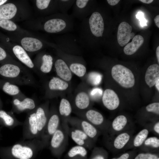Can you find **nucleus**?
I'll return each mask as SVG.
<instances>
[{
	"label": "nucleus",
	"instance_id": "obj_1",
	"mask_svg": "<svg viewBox=\"0 0 159 159\" xmlns=\"http://www.w3.org/2000/svg\"><path fill=\"white\" fill-rule=\"evenodd\" d=\"M0 75L17 85H37L36 81L30 72L13 64L2 65L0 67Z\"/></svg>",
	"mask_w": 159,
	"mask_h": 159
},
{
	"label": "nucleus",
	"instance_id": "obj_2",
	"mask_svg": "<svg viewBox=\"0 0 159 159\" xmlns=\"http://www.w3.org/2000/svg\"><path fill=\"white\" fill-rule=\"evenodd\" d=\"M44 148L42 141L37 139L23 140L10 146L3 148L9 151L11 155L17 159H30L35 150Z\"/></svg>",
	"mask_w": 159,
	"mask_h": 159
},
{
	"label": "nucleus",
	"instance_id": "obj_3",
	"mask_svg": "<svg viewBox=\"0 0 159 159\" xmlns=\"http://www.w3.org/2000/svg\"><path fill=\"white\" fill-rule=\"evenodd\" d=\"M74 26V18L71 14L61 13L59 17L47 21L44 28L47 32L67 33L72 31Z\"/></svg>",
	"mask_w": 159,
	"mask_h": 159
},
{
	"label": "nucleus",
	"instance_id": "obj_4",
	"mask_svg": "<svg viewBox=\"0 0 159 159\" xmlns=\"http://www.w3.org/2000/svg\"><path fill=\"white\" fill-rule=\"evenodd\" d=\"M68 132L61 124L52 135L49 146L52 153L59 158L65 151L68 142Z\"/></svg>",
	"mask_w": 159,
	"mask_h": 159
},
{
	"label": "nucleus",
	"instance_id": "obj_5",
	"mask_svg": "<svg viewBox=\"0 0 159 159\" xmlns=\"http://www.w3.org/2000/svg\"><path fill=\"white\" fill-rule=\"evenodd\" d=\"M111 75L114 80L124 88H130L135 85L133 74L130 69L122 65L117 64L113 66Z\"/></svg>",
	"mask_w": 159,
	"mask_h": 159
},
{
	"label": "nucleus",
	"instance_id": "obj_6",
	"mask_svg": "<svg viewBox=\"0 0 159 159\" xmlns=\"http://www.w3.org/2000/svg\"><path fill=\"white\" fill-rule=\"evenodd\" d=\"M61 124L58 112L55 108H52L49 111L48 120L40 139L44 148L49 146L51 138Z\"/></svg>",
	"mask_w": 159,
	"mask_h": 159
},
{
	"label": "nucleus",
	"instance_id": "obj_7",
	"mask_svg": "<svg viewBox=\"0 0 159 159\" xmlns=\"http://www.w3.org/2000/svg\"><path fill=\"white\" fill-rule=\"evenodd\" d=\"M78 113L81 118L89 122L101 132L104 134L107 132L109 123L98 111L89 109Z\"/></svg>",
	"mask_w": 159,
	"mask_h": 159
},
{
	"label": "nucleus",
	"instance_id": "obj_8",
	"mask_svg": "<svg viewBox=\"0 0 159 159\" xmlns=\"http://www.w3.org/2000/svg\"><path fill=\"white\" fill-rule=\"evenodd\" d=\"M35 109L28 112L25 120L23 122V140L39 139Z\"/></svg>",
	"mask_w": 159,
	"mask_h": 159
},
{
	"label": "nucleus",
	"instance_id": "obj_9",
	"mask_svg": "<svg viewBox=\"0 0 159 159\" xmlns=\"http://www.w3.org/2000/svg\"><path fill=\"white\" fill-rule=\"evenodd\" d=\"M68 122L72 127L79 129L85 132L95 142L101 133L89 122L82 118L70 117Z\"/></svg>",
	"mask_w": 159,
	"mask_h": 159
},
{
	"label": "nucleus",
	"instance_id": "obj_10",
	"mask_svg": "<svg viewBox=\"0 0 159 159\" xmlns=\"http://www.w3.org/2000/svg\"><path fill=\"white\" fill-rule=\"evenodd\" d=\"M92 1L90 0H75L73 5L72 15L82 21L92 13L91 8Z\"/></svg>",
	"mask_w": 159,
	"mask_h": 159
},
{
	"label": "nucleus",
	"instance_id": "obj_11",
	"mask_svg": "<svg viewBox=\"0 0 159 159\" xmlns=\"http://www.w3.org/2000/svg\"><path fill=\"white\" fill-rule=\"evenodd\" d=\"M68 135L77 145L91 150L94 146L95 142L85 132L77 128L69 127Z\"/></svg>",
	"mask_w": 159,
	"mask_h": 159
},
{
	"label": "nucleus",
	"instance_id": "obj_12",
	"mask_svg": "<svg viewBox=\"0 0 159 159\" xmlns=\"http://www.w3.org/2000/svg\"><path fill=\"white\" fill-rule=\"evenodd\" d=\"M49 105L48 102H47L37 106L35 109L39 139L40 140L48 120L49 111Z\"/></svg>",
	"mask_w": 159,
	"mask_h": 159
},
{
	"label": "nucleus",
	"instance_id": "obj_13",
	"mask_svg": "<svg viewBox=\"0 0 159 159\" xmlns=\"http://www.w3.org/2000/svg\"><path fill=\"white\" fill-rule=\"evenodd\" d=\"M12 104V111L17 114L32 111L37 106L34 99L26 97L21 100L13 98Z\"/></svg>",
	"mask_w": 159,
	"mask_h": 159
},
{
	"label": "nucleus",
	"instance_id": "obj_14",
	"mask_svg": "<svg viewBox=\"0 0 159 159\" xmlns=\"http://www.w3.org/2000/svg\"><path fill=\"white\" fill-rule=\"evenodd\" d=\"M132 29V26L125 21L122 22L119 25L117 38L118 42L121 47L126 45L134 37V33H131Z\"/></svg>",
	"mask_w": 159,
	"mask_h": 159
},
{
	"label": "nucleus",
	"instance_id": "obj_15",
	"mask_svg": "<svg viewBox=\"0 0 159 159\" xmlns=\"http://www.w3.org/2000/svg\"><path fill=\"white\" fill-rule=\"evenodd\" d=\"M71 105L68 100L62 98L60 102L58 113L60 119L61 125L68 132L69 127L68 121L72 111Z\"/></svg>",
	"mask_w": 159,
	"mask_h": 159
},
{
	"label": "nucleus",
	"instance_id": "obj_16",
	"mask_svg": "<svg viewBox=\"0 0 159 159\" xmlns=\"http://www.w3.org/2000/svg\"><path fill=\"white\" fill-rule=\"evenodd\" d=\"M69 85L66 81L57 77H52L49 81L46 91L45 97L49 98L53 97L55 92L66 90Z\"/></svg>",
	"mask_w": 159,
	"mask_h": 159
},
{
	"label": "nucleus",
	"instance_id": "obj_17",
	"mask_svg": "<svg viewBox=\"0 0 159 159\" xmlns=\"http://www.w3.org/2000/svg\"><path fill=\"white\" fill-rule=\"evenodd\" d=\"M102 101L104 106L110 110L117 108L120 104V99L116 93L109 89H106L104 91Z\"/></svg>",
	"mask_w": 159,
	"mask_h": 159
},
{
	"label": "nucleus",
	"instance_id": "obj_18",
	"mask_svg": "<svg viewBox=\"0 0 159 159\" xmlns=\"http://www.w3.org/2000/svg\"><path fill=\"white\" fill-rule=\"evenodd\" d=\"M60 42V47L61 49L60 50L63 52L70 51H77L80 49L81 46L70 34L66 33L62 35Z\"/></svg>",
	"mask_w": 159,
	"mask_h": 159
},
{
	"label": "nucleus",
	"instance_id": "obj_19",
	"mask_svg": "<svg viewBox=\"0 0 159 159\" xmlns=\"http://www.w3.org/2000/svg\"><path fill=\"white\" fill-rule=\"evenodd\" d=\"M0 87L6 94L21 100L26 97L20 90L17 85L7 80L0 81Z\"/></svg>",
	"mask_w": 159,
	"mask_h": 159
},
{
	"label": "nucleus",
	"instance_id": "obj_20",
	"mask_svg": "<svg viewBox=\"0 0 159 159\" xmlns=\"http://www.w3.org/2000/svg\"><path fill=\"white\" fill-rule=\"evenodd\" d=\"M23 124L11 112L0 110V125L12 129Z\"/></svg>",
	"mask_w": 159,
	"mask_h": 159
},
{
	"label": "nucleus",
	"instance_id": "obj_21",
	"mask_svg": "<svg viewBox=\"0 0 159 159\" xmlns=\"http://www.w3.org/2000/svg\"><path fill=\"white\" fill-rule=\"evenodd\" d=\"M54 67L56 73L60 78L66 81L71 80L72 77L71 72L63 60L57 59L55 62Z\"/></svg>",
	"mask_w": 159,
	"mask_h": 159
},
{
	"label": "nucleus",
	"instance_id": "obj_22",
	"mask_svg": "<svg viewBox=\"0 0 159 159\" xmlns=\"http://www.w3.org/2000/svg\"><path fill=\"white\" fill-rule=\"evenodd\" d=\"M159 80V65L155 64L150 65L147 68L145 75V80L147 85L151 87Z\"/></svg>",
	"mask_w": 159,
	"mask_h": 159
},
{
	"label": "nucleus",
	"instance_id": "obj_23",
	"mask_svg": "<svg viewBox=\"0 0 159 159\" xmlns=\"http://www.w3.org/2000/svg\"><path fill=\"white\" fill-rule=\"evenodd\" d=\"M90 97L88 94L85 92L78 93L75 97L74 106L79 111L82 112L87 110L90 107Z\"/></svg>",
	"mask_w": 159,
	"mask_h": 159
},
{
	"label": "nucleus",
	"instance_id": "obj_24",
	"mask_svg": "<svg viewBox=\"0 0 159 159\" xmlns=\"http://www.w3.org/2000/svg\"><path fill=\"white\" fill-rule=\"evenodd\" d=\"M13 52L21 62L31 69L34 68V65L32 60L24 49L19 45L14 46L13 49Z\"/></svg>",
	"mask_w": 159,
	"mask_h": 159
},
{
	"label": "nucleus",
	"instance_id": "obj_25",
	"mask_svg": "<svg viewBox=\"0 0 159 159\" xmlns=\"http://www.w3.org/2000/svg\"><path fill=\"white\" fill-rule=\"evenodd\" d=\"M65 158L67 159H88L87 149L77 145L74 146L67 153Z\"/></svg>",
	"mask_w": 159,
	"mask_h": 159
},
{
	"label": "nucleus",
	"instance_id": "obj_26",
	"mask_svg": "<svg viewBox=\"0 0 159 159\" xmlns=\"http://www.w3.org/2000/svg\"><path fill=\"white\" fill-rule=\"evenodd\" d=\"M21 44L23 48L26 51L33 52L42 48L43 44L39 40L32 37H25L21 41Z\"/></svg>",
	"mask_w": 159,
	"mask_h": 159
},
{
	"label": "nucleus",
	"instance_id": "obj_27",
	"mask_svg": "<svg viewBox=\"0 0 159 159\" xmlns=\"http://www.w3.org/2000/svg\"><path fill=\"white\" fill-rule=\"evenodd\" d=\"M144 41L143 37L140 35L134 36L131 42L127 44L124 48L125 54L131 55L135 53L141 46Z\"/></svg>",
	"mask_w": 159,
	"mask_h": 159
},
{
	"label": "nucleus",
	"instance_id": "obj_28",
	"mask_svg": "<svg viewBox=\"0 0 159 159\" xmlns=\"http://www.w3.org/2000/svg\"><path fill=\"white\" fill-rule=\"evenodd\" d=\"M128 122V120L125 116L123 115H119L113 120L111 125H109L107 131L112 129L115 132L121 131L126 127Z\"/></svg>",
	"mask_w": 159,
	"mask_h": 159
},
{
	"label": "nucleus",
	"instance_id": "obj_29",
	"mask_svg": "<svg viewBox=\"0 0 159 159\" xmlns=\"http://www.w3.org/2000/svg\"><path fill=\"white\" fill-rule=\"evenodd\" d=\"M17 8L12 3H7L0 6V18L9 20L16 14Z\"/></svg>",
	"mask_w": 159,
	"mask_h": 159
},
{
	"label": "nucleus",
	"instance_id": "obj_30",
	"mask_svg": "<svg viewBox=\"0 0 159 159\" xmlns=\"http://www.w3.org/2000/svg\"><path fill=\"white\" fill-rule=\"evenodd\" d=\"M131 135L126 132H122L118 134L114 139L113 142V147L117 150L124 148L129 142Z\"/></svg>",
	"mask_w": 159,
	"mask_h": 159
},
{
	"label": "nucleus",
	"instance_id": "obj_31",
	"mask_svg": "<svg viewBox=\"0 0 159 159\" xmlns=\"http://www.w3.org/2000/svg\"><path fill=\"white\" fill-rule=\"evenodd\" d=\"M42 62L39 69L40 72L46 74L50 72L53 65V59L50 55L44 54L42 57Z\"/></svg>",
	"mask_w": 159,
	"mask_h": 159
},
{
	"label": "nucleus",
	"instance_id": "obj_32",
	"mask_svg": "<svg viewBox=\"0 0 159 159\" xmlns=\"http://www.w3.org/2000/svg\"><path fill=\"white\" fill-rule=\"evenodd\" d=\"M69 67L71 72L80 77H83L86 72L85 66L80 62H72Z\"/></svg>",
	"mask_w": 159,
	"mask_h": 159
},
{
	"label": "nucleus",
	"instance_id": "obj_33",
	"mask_svg": "<svg viewBox=\"0 0 159 159\" xmlns=\"http://www.w3.org/2000/svg\"><path fill=\"white\" fill-rule=\"evenodd\" d=\"M149 131L146 128L143 129L139 132L134 137L133 141L134 146L138 148L141 146L148 138Z\"/></svg>",
	"mask_w": 159,
	"mask_h": 159
},
{
	"label": "nucleus",
	"instance_id": "obj_34",
	"mask_svg": "<svg viewBox=\"0 0 159 159\" xmlns=\"http://www.w3.org/2000/svg\"><path fill=\"white\" fill-rule=\"evenodd\" d=\"M108 157V153L105 149L101 147H95L88 159H107Z\"/></svg>",
	"mask_w": 159,
	"mask_h": 159
},
{
	"label": "nucleus",
	"instance_id": "obj_35",
	"mask_svg": "<svg viewBox=\"0 0 159 159\" xmlns=\"http://www.w3.org/2000/svg\"><path fill=\"white\" fill-rule=\"evenodd\" d=\"M147 149H156L159 147V139L156 137L147 138L142 145Z\"/></svg>",
	"mask_w": 159,
	"mask_h": 159
},
{
	"label": "nucleus",
	"instance_id": "obj_36",
	"mask_svg": "<svg viewBox=\"0 0 159 159\" xmlns=\"http://www.w3.org/2000/svg\"><path fill=\"white\" fill-rule=\"evenodd\" d=\"M75 0H60L58 1L59 6L61 13L67 14V11L72 6Z\"/></svg>",
	"mask_w": 159,
	"mask_h": 159
},
{
	"label": "nucleus",
	"instance_id": "obj_37",
	"mask_svg": "<svg viewBox=\"0 0 159 159\" xmlns=\"http://www.w3.org/2000/svg\"><path fill=\"white\" fill-rule=\"evenodd\" d=\"M0 27L5 30L14 31L17 28L16 24L12 21L0 18Z\"/></svg>",
	"mask_w": 159,
	"mask_h": 159
},
{
	"label": "nucleus",
	"instance_id": "obj_38",
	"mask_svg": "<svg viewBox=\"0 0 159 159\" xmlns=\"http://www.w3.org/2000/svg\"><path fill=\"white\" fill-rule=\"evenodd\" d=\"M158 155L151 152L140 153L135 155L133 159H157Z\"/></svg>",
	"mask_w": 159,
	"mask_h": 159
},
{
	"label": "nucleus",
	"instance_id": "obj_39",
	"mask_svg": "<svg viewBox=\"0 0 159 159\" xmlns=\"http://www.w3.org/2000/svg\"><path fill=\"white\" fill-rule=\"evenodd\" d=\"M147 111L157 115H159V103L153 102L148 105L145 107Z\"/></svg>",
	"mask_w": 159,
	"mask_h": 159
},
{
	"label": "nucleus",
	"instance_id": "obj_40",
	"mask_svg": "<svg viewBox=\"0 0 159 159\" xmlns=\"http://www.w3.org/2000/svg\"><path fill=\"white\" fill-rule=\"evenodd\" d=\"M51 1L50 0H37L36 5L39 9L44 10L49 7Z\"/></svg>",
	"mask_w": 159,
	"mask_h": 159
},
{
	"label": "nucleus",
	"instance_id": "obj_41",
	"mask_svg": "<svg viewBox=\"0 0 159 159\" xmlns=\"http://www.w3.org/2000/svg\"><path fill=\"white\" fill-rule=\"evenodd\" d=\"M134 152L129 151L122 153L117 157L111 159H133L135 155Z\"/></svg>",
	"mask_w": 159,
	"mask_h": 159
},
{
	"label": "nucleus",
	"instance_id": "obj_42",
	"mask_svg": "<svg viewBox=\"0 0 159 159\" xmlns=\"http://www.w3.org/2000/svg\"><path fill=\"white\" fill-rule=\"evenodd\" d=\"M7 57V54L6 51L0 47V61L5 59Z\"/></svg>",
	"mask_w": 159,
	"mask_h": 159
},
{
	"label": "nucleus",
	"instance_id": "obj_43",
	"mask_svg": "<svg viewBox=\"0 0 159 159\" xmlns=\"http://www.w3.org/2000/svg\"><path fill=\"white\" fill-rule=\"evenodd\" d=\"M153 131L157 134H159V122L158 121L153 126Z\"/></svg>",
	"mask_w": 159,
	"mask_h": 159
},
{
	"label": "nucleus",
	"instance_id": "obj_44",
	"mask_svg": "<svg viewBox=\"0 0 159 159\" xmlns=\"http://www.w3.org/2000/svg\"><path fill=\"white\" fill-rule=\"evenodd\" d=\"M108 3L111 6H114L117 4L120 1L119 0H107Z\"/></svg>",
	"mask_w": 159,
	"mask_h": 159
},
{
	"label": "nucleus",
	"instance_id": "obj_45",
	"mask_svg": "<svg viewBox=\"0 0 159 159\" xmlns=\"http://www.w3.org/2000/svg\"><path fill=\"white\" fill-rule=\"evenodd\" d=\"M154 21L155 25L159 28V15H157L154 19Z\"/></svg>",
	"mask_w": 159,
	"mask_h": 159
},
{
	"label": "nucleus",
	"instance_id": "obj_46",
	"mask_svg": "<svg viewBox=\"0 0 159 159\" xmlns=\"http://www.w3.org/2000/svg\"><path fill=\"white\" fill-rule=\"evenodd\" d=\"M140 1L146 4H149L151 3L153 1V0H140Z\"/></svg>",
	"mask_w": 159,
	"mask_h": 159
},
{
	"label": "nucleus",
	"instance_id": "obj_47",
	"mask_svg": "<svg viewBox=\"0 0 159 159\" xmlns=\"http://www.w3.org/2000/svg\"><path fill=\"white\" fill-rule=\"evenodd\" d=\"M156 55L157 59L158 62L159 63V46H158L156 49Z\"/></svg>",
	"mask_w": 159,
	"mask_h": 159
},
{
	"label": "nucleus",
	"instance_id": "obj_48",
	"mask_svg": "<svg viewBox=\"0 0 159 159\" xmlns=\"http://www.w3.org/2000/svg\"><path fill=\"white\" fill-rule=\"evenodd\" d=\"M140 24L142 26L146 25V19L144 18L141 19Z\"/></svg>",
	"mask_w": 159,
	"mask_h": 159
},
{
	"label": "nucleus",
	"instance_id": "obj_49",
	"mask_svg": "<svg viewBox=\"0 0 159 159\" xmlns=\"http://www.w3.org/2000/svg\"><path fill=\"white\" fill-rule=\"evenodd\" d=\"M143 16V14L141 12H139L137 15H136V17L137 18L141 19Z\"/></svg>",
	"mask_w": 159,
	"mask_h": 159
},
{
	"label": "nucleus",
	"instance_id": "obj_50",
	"mask_svg": "<svg viewBox=\"0 0 159 159\" xmlns=\"http://www.w3.org/2000/svg\"><path fill=\"white\" fill-rule=\"evenodd\" d=\"M155 85V87L157 89V90L158 91H159V80H158L156 82Z\"/></svg>",
	"mask_w": 159,
	"mask_h": 159
},
{
	"label": "nucleus",
	"instance_id": "obj_51",
	"mask_svg": "<svg viewBox=\"0 0 159 159\" xmlns=\"http://www.w3.org/2000/svg\"><path fill=\"white\" fill-rule=\"evenodd\" d=\"M7 1V0H0V6L3 5Z\"/></svg>",
	"mask_w": 159,
	"mask_h": 159
},
{
	"label": "nucleus",
	"instance_id": "obj_52",
	"mask_svg": "<svg viewBox=\"0 0 159 159\" xmlns=\"http://www.w3.org/2000/svg\"><path fill=\"white\" fill-rule=\"evenodd\" d=\"M3 107L2 102L0 99V110H1Z\"/></svg>",
	"mask_w": 159,
	"mask_h": 159
},
{
	"label": "nucleus",
	"instance_id": "obj_53",
	"mask_svg": "<svg viewBox=\"0 0 159 159\" xmlns=\"http://www.w3.org/2000/svg\"><path fill=\"white\" fill-rule=\"evenodd\" d=\"M1 127H0V136L1 135L0 132H1Z\"/></svg>",
	"mask_w": 159,
	"mask_h": 159
},
{
	"label": "nucleus",
	"instance_id": "obj_54",
	"mask_svg": "<svg viewBox=\"0 0 159 159\" xmlns=\"http://www.w3.org/2000/svg\"><path fill=\"white\" fill-rule=\"evenodd\" d=\"M157 159H159V158H158Z\"/></svg>",
	"mask_w": 159,
	"mask_h": 159
}]
</instances>
